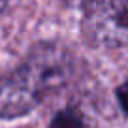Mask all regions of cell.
I'll use <instances>...</instances> for the list:
<instances>
[{
  "label": "cell",
  "instance_id": "obj_4",
  "mask_svg": "<svg viewBox=\"0 0 128 128\" xmlns=\"http://www.w3.org/2000/svg\"><path fill=\"white\" fill-rule=\"evenodd\" d=\"M117 98H119V104L122 108L124 113H128V81H124L119 88H117Z\"/></svg>",
  "mask_w": 128,
  "mask_h": 128
},
{
  "label": "cell",
  "instance_id": "obj_2",
  "mask_svg": "<svg viewBox=\"0 0 128 128\" xmlns=\"http://www.w3.org/2000/svg\"><path fill=\"white\" fill-rule=\"evenodd\" d=\"M83 34L96 45H128V0H98L83 6Z\"/></svg>",
  "mask_w": 128,
  "mask_h": 128
},
{
  "label": "cell",
  "instance_id": "obj_3",
  "mask_svg": "<svg viewBox=\"0 0 128 128\" xmlns=\"http://www.w3.org/2000/svg\"><path fill=\"white\" fill-rule=\"evenodd\" d=\"M49 128H83V120L72 109H66V111H60L55 115V119L51 120Z\"/></svg>",
  "mask_w": 128,
  "mask_h": 128
},
{
  "label": "cell",
  "instance_id": "obj_5",
  "mask_svg": "<svg viewBox=\"0 0 128 128\" xmlns=\"http://www.w3.org/2000/svg\"><path fill=\"white\" fill-rule=\"evenodd\" d=\"M8 8V4H6V2H0V12H2V10H6Z\"/></svg>",
  "mask_w": 128,
  "mask_h": 128
},
{
  "label": "cell",
  "instance_id": "obj_1",
  "mask_svg": "<svg viewBox=\"0 0 128 128\" xmlns=\"http://www.w3.org/2000/svg\"><path fill=\"white\" fill-rule=\"evenodd\" d=\"M72 72L68 53L56 45H38L21 66L0 77V117L30 113L49 90L62 87Z\"/></svg>",
  "mask_w": 128,
  "mask_h": 128
}]
</instances>
